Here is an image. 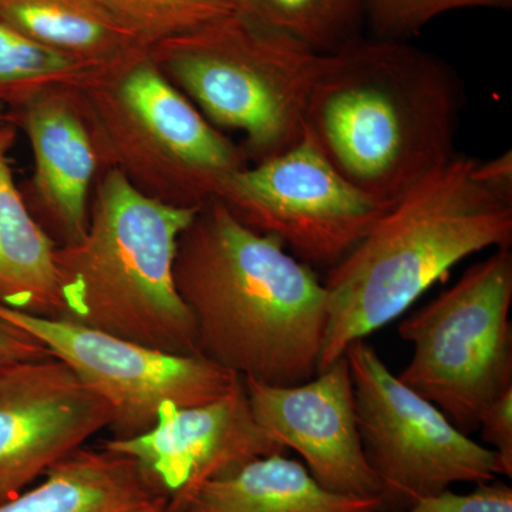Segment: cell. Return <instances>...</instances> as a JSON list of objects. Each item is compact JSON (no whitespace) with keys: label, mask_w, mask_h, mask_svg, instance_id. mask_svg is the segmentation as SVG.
Returning <instances> with one entry per match:
<instances>
[{"label":"cell","mask_w":512,"mask_h":512,"mask_svg":"<svg viewBox=\"0 0 512 512\" xmlns=\"http://www.w3.org/2000/svg\"><path fill=\"white\" fill-rule=\"evenodd\" d=\"M174 278L194 316L200 356L269 386L318 375L325 285L279 239L208 201L178 241Z\"/></svg>","instance_id":"obj_1"},{"label":"cell","mask_w":512,"mask_h":512,"mask_svg":"<svg viewBox=\"0 0 512 512\" xmlns=\"http://www.w3.org/2000/svg\"><path fill=\"white\" fill-rule=\"evenodd\" d=\"M464 89L439 56L399 39H357L323 53L305 131L369 197L396 204L456 156Z\"/></svg>","instance_id":"obj_2"},{"label":"cell","mask_w":512,"mask_h":512,"mask_svg":"<svg viewBox=\"0 0 512 512\" xmlns=\"http://www.w3.org/2000/svg\"><path fill=\"white\" fill-rule=\"evenodd\" d=\"M511 244L512 192L491 184L476 158L456 154L404 194L329 269L319 372L353 342L400 318L458 262Z\"/></svg>","instance_id":"obj_3"},{"label":"cell","mask_w":512,"mask_h":512,"mask_svg":"<svg viewBox=\"0 0 512 512\" xmlns=\"http://www.w3.org/2000/svg\"><path fill=\"white\" fill-rule=\"evenodd\" d=\"M201 207L143 194L104 168L80 241L56 249L64 320L148 348L200 356L197 326L175 285L178 241Z\"/></svg>","instance_id":"obj_4"},{"label":"cell","mask_w":512,"mask_h":512,"mask_svg":"<svg viewBox=\"0 0 512 512\" xmlns=\"http://www.w3.org/2000/svg\"><path fill=\"white\" fill-rule=\"evenodd\" d=\"M322 55L241 12L148 57L211 124L241 131L248 160L259 163L302 140Z\"/></svg>","instance_id":"obj_5"},{"label":"cell","mask_w":512,"mask_h":512,"mask_svg":"<svg viewBox=\"0 0 512 512\" xmlns=\"http://www.w3.org/2000/svg\"><path fill=\"white\" fill-rule=\"evenodd\" d=\"M101 165L174 207L214 200L227 175L247 167L242 146L207 120L148 57H134L80 90Z\"/></svg>","instance_id":"obj_6"},{"label":"cell","mask_w":512,"mask_h":512,"mask_svg":"<svg viewBox=\"0 0 512 512\" xmlns=\"http://www.w3.org/2000/svg\"><path fill=\"white\" fill-rule=\"evenodd\" d=\"M511 305L512 252L498 248L397 328L413 348L400 382L468 436L512 390Z\"/></svg>","instance_id":"obj_7"},{"label":"cell","mask_w":512,"mask_h":512,"mask_svg":"<svg viewBox=\"0 0 512 512\" xmlns=\"http://www.w3.org/2000/svg\"><path fill=\"white\" fill-rule=\"evenodd\" d=\"M345 356L360 440L380 485V512H402L454 484L508 477L497 451L458 430L400 382L366 339L353 342Z\"/></svg>","instance_id":"obj_8"},{"label":"cell","mask_w":512,"mask_h":512,"mask_svg":"<svg viewBox=\"0 0 512 512\" xmlns=\"http://www.w3.org/2000/svg\"><path fill=\"white\" fill-rule=\"evenodd\" d=\"M220 200L249 228L271 235L299 261L332 269L393 205L369 197L326 160L308 133L278 156L239 168Z\"/></svg>","instance_id":"obj_9"},{"label":"cell","mask_w":512,"mask_h":512,"mask_svg":"<svg viewBox=\"0 0 512 512\" xmlns=\"http://www.w3.org/2000/svg\"><path fill=\"white\" fill-rule=\"evenodd\" d=\"M0 319L25 330L62 360L114 413L111 439L143 436L174 409L214 402L238 375L202 356L148 348L64 319L0 306Z\"/></svg>","instance_id":"obj_10"},{"label":"cell","mask_w":512,"mask_h":512,"mask_svg":"<svg viewBox=\"0 0 512 512\" xmlns=\"http://www.w3.org/2000/svg\"><path fill=\"white\" fill-rule=\"evenodd\" d=\"M110 404L56 357L0 369V504L110 429Z\"/></svg>","instance_id":"obj_11"},{"label":"cell","mask_w":512,"mask_h":512,"mask_svg":"<svg viewBox=\"0 0 512 512\" xmlns=\"http://www.w3.org/2000/svg\"><path fill=\"white\" fill-rule=\"evenodd\" d=\"M101 446L133 458L167 501V512L208 481L256 458L286 453L256 421L244 377L214 402L171 410L143 436L109 439Z\"/></svg>","instance_id":"obj_12"},{"label":"cell","mask_w":512,"mask_h":512,"mask_svg":"<svg viewBox=\"0 0 512 512\" xmlns=\"http://www.w3.org/2000/svg\"><path fill=\"white\" fill-rule=\"evenodd\" d=\"M244 382L256 421L279 446L298 453L323 488L380 498L379 481L360 440L355 387L345 355L295 386Z\"/></svg>","instance_id":"obj_13"},{"label":"cell","mask_w":512,"mask_h":512,"mask_svg":"<svg viewBox=\"0 0 512 512\" xmlns=\"http://www.w3.org/2000/svg\"><path fill=\"white\" fill-rule=\"evenodd\" d=\"M35 161L33 192L56 244H74L89 225L90 191L101 165L80 90L43 94L19 107ZM49 234V232H47Z\"/></svg>","instance_id":"obj_14"},{"label":"cell","mask_w":512,"mask_h":512,"mask_svg":"<svg viewBox=\"0 0 512 512\" xmlns=\"http://www.w3.org/2000/svg\"><path fill=\"white\" fill-rule=\"evenodd\" d=\"M15 140L12 119L0 123V306L60 319L59 245L33 217L15 183L10 165Z\"/></svg>","instance_id":"obj_15"},{"label":"cell","mask_w":512,"mask_h":512,"mask_svg":"<svg viewBox=\"0 0 512 512\" xmlns=\"http://www.w3.org/2000/svg\"><path fill=\"white\" fill-rule=\"evenodd\" d=\"M380 498L326 490L285 454L256 458L201 485L174 512H380Z\"/></svg>","instance_id":"obj_16"},{"label":"cell","mask_w":512,"mask_h":512,"mask_svg":"<svg viewBox=\"0 0 512 512\" xmlns=\"http://www.w3.org/2000/svg\"><path fill=\"white\" fill-rule=\"evenodd\" d=\"M158 497L133 458L84 446L0 512H133Z\"/></svg>","instance_id":"obj_17"},{"label":"cell","mask_w":512,"mask_h":512,"mask_svg":"<svg viewBox=\"0 0 512 512\" xmlns=\"http://www.w3.org/2000/svg\"><path fill=\"white\" fill-rule=\"evenodd\" d=\"M0 19L100 69H116L146 53L134 49L140 37L104 0H0Z\"/></svg>","instance_id":"obj_18"},{"label":"cell","mask_w":512,"mask_h":512,"mask_svg":"<svg viewBox=\"0 0 512 512\" xmlns=\"http://www.w3.org/2000/svg\"><path fill=\"white\" fill-rule=\"evenodd\" d=\"M110 72L43 45L0 19V104L16 109L43 94L83 90Z\"/></svg>","instance_id":"obj_19"},{"label":"cell","mask_w":512,"mask_h":512,"mask_svg":"<svg viewBox=\"0 0 512 512\" xmlns=\"http://www.w3.org/2000/svg\"><path fill=\"white\" fill-rule=\"evenodd\" d=\"M244 13L269 28L330 53L359 37L365 0H241Z\"/></svg>","instance_id":"obj_20"},{"label":"cell","mask_w":512,"mask_h":512,"mask_svg":"<svg viewBox=\"0 0 512 512\" xmlns=\"http://www.w3.org/2000/svg\"><path fill=\"white\" fill-rule=\"evenodd\" d=\"M138 37L171 39L244 12L241 0H104Z\"/></svg>","instance_id":"obj_21"},{"label":"cell","mask_w":512,"mask_h":512,"mask_svg":"<svg viewBox=\"0 0 512 512\" xmlns=\"http://www.w3.org/2000/svg\"><path fill=\"white\" fill-rule=\"evenodd\" d=\"M512 0H365L366 18L376 37L404 40L454 10H507Z\"/></svg>","instance_id":"obj_22"},{"label":"cell","mask_w":512,"mask_h":512,"mask_svg":"<svg viewBox=\"0 0 512 512\" xmlns=\"http://www.w3.org/2000/svg\"><path fill=\"white\" fill-rule=\"evenodd\" d=\"M476 490L468 494L441 491L421 498L402 512H512V488L493 480L476 484Z\"/></svg>","instance_id":"obj_23"},{"label":"cell","mask_w":512,"mask_h":512,"mask_svg":"<svg viewBox=\"0 0 512 512\" xmlns=\"http://www.w3.org/2000/svg\"><path fill=\"white\" fill-rule=\"evenodd\" d=\"M484 446L497 451L508 477H512V390H508L483 413L480 419Z\"/></svg>","instance_id":"obj_24"},{"label":"cell","mask_w":512,"mask_h":512,"mask_svg":"<svg viewBox=\"0 0 512 512\" xmlns=\"http://www.w3.org/2000/svg\"><path fill=\"white\" fill-rule=\"evenodd\" d=\"M52 356L49 350L18 326L0 319V369Z\"/></svg>","instance_id":"obj_25"},{"label":"cell","mask_w":512,"mask_h":512,"mask_svg":"<svg viewBox=\"0 0 512 512\" xmlns=\"http://www.w3.org/2000/svg\"><path fill=\"white\" fill-rule=\"evenodd\" d=\"M133 512H167V501L161 497L154 498V500L148 501L147 504L141 505Z\"/></svg>","instance_id":"obj_26"},{"label":"cell","mask_w":512,"mask_h":512,"mask_svg":"<svg viewBox=\"0 0 512 512\" xmlns=\"http://www.w3.org/2000/svg\"><path fill=\"white\" fill-rule=\"evenodd\" d=\"M10 120V114H8V107L3 106V104H0V123H3V121Z\"/></svg>","instance_id":"obj_27"}]
</instances>
